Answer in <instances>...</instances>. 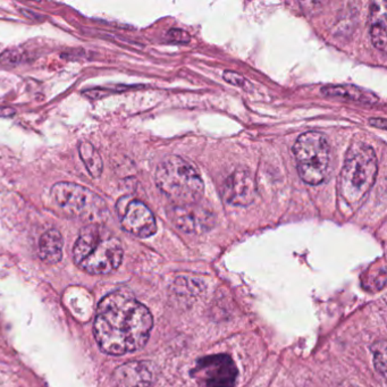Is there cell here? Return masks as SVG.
Masks as SVG:
<instances>
[{"mask_svg": "<svg viewBox=\"0 0 387 387\" xmlns=\"http://www.w3.org/2000/svg\"><path fill=\"white\" fill-rule=\"evenodd\" d=\"M79 154L90 175L95 178H100L103 171V163L95 146L88 141H81L79 144Z\"/></svg>", "mask_w": 387, "mask_h": 387, "instance_id": "15", "label": "cell"}, {"mask_svg": "<svg viewBox=\"0 0 387 387\" xmlns=\"http://www.w3.org/2000/svg\"><path fill=\"white\" fill-rule=\"evenodd\" d=\"M223 79L226 81L227 83L236 86H243L246 82H247L241 74L232 72V71H225L224 74H223Z\"/></svg>", "mask_w": 387, "mask_h": 387, "instance_id": "19", "label": "cell"}, {"mask_svg": "<svg viewBox=\"0 0 387 387\" xmlns=\"http://www.w3.org/2000/svg\"><path fill=\"white\" fill-rule=\"evenodd\" d=\"M52 197L64 212L74 217L95 221L106 214V202L86 187L69 182H59L52 187Z\"/></svg>", "mask_w": 387, "mask_h": 387, "instance_id": "5", "label": "cell"}, {"mask_svg": "<svg viewBox=\"0 0 387 387\" xmlns=\"http://www.w3.org/2000/svg\"><path fill=\"white\" fill-rule=\"evenodd\" d=\"M123 255L121 241L109 236L95 244L78 266L91 275H106L121 266Z\"/></svg>", "mask_w": 387, "mask_h": 387, "instance_id": "8", "label": "cell"}, {"mask_svg": "<svg viewBox=\"0 0 387 387\" xmlns=\"http://www.w3.org/2000/svg\"><path fill=\"white\" fill-rule=\"evenodd\" d=\"M101 238H101L100 229L98 225L90 224L81 230L78 240L73 248V260L76 266L86 258L90 250L95 244L100 241Z\"/></svg>", "mask_w": 387, "mask_h": 387, "instance_id": "14", "label": "cell"}, {"mask_svg": "<svg viewBox=\"0 0 387 387\" xmlns=\"http://www.w3.org/2000/svg\"><path fill=\"white\" fill-rule=\"evenodd\" d=\"M15 110L12 108H1L0 109V117H9L14 115Z\"/></svg>", "mask_w": 387, "mask_h": 387, "instance_id": "22", "label": "cell"}, {"mask_svg": "<svg viewBox=\"0 0 387 387\" xmlns=\"http://www.w3.org/2000/svg\"><path fill=\"white\" fill-rule=\"evenodd\" d=\"M167 37H168L172 42L183 43V45H187V43H189L190 41H191V37H190L189 33L180 29L170 30L168 33H167Z\"/></svg>", "mask_w": 387, "mask_h": 387, "instance_id": "18", "label": "cell"}, {"mask_svg": "<svg viewBox=\"0 0 387 387\" xmlns=\"http://www.w3.org/2000/svg\"><path fill=\"white\" fill-rule=\"evenodd\" d=\"M116 212L125 232L141 238H149L157 232L155 216L144 202L122 197L116 204Z\"/></svg>", "mask_w": 387, "mask_h": 387, "instance_id": "7", "label": "cell"}, {"mask_svg": "<svg viewBox=\"0 0 387 387\" xmlns=\"http://www.w3.org/2000/svg\"><path fill=\"white\" fill-rule=\"evenodd\" d=\"M341 387H356V386H352V385H347V386H341Z\"/></svg>", "mask_w": 387, "mask_h": 387, "instance_id": "23", "label": "cell"}, {"mask_svg": "<svg viewBox=\"0 0 387 387\" xmlns=\"http://www.w3.org/2000/svg\"><path fill=\"white\" fill-rule=\"evenodd\" d=\"M292 150L302 181L309 185L323 183L328 174L330 161V146L326 137L315 131L304 133Z\"/></svg>", "mask_w": 387, "mask_h": 387, "instance_id": "4", "label": "cell"}, {"mask_svg": "<svg viewBox=\"0 0 387 387\" xmlns=\"http://www.w3.org/2000/svg\"><path fill=\"white\" fill-rule=\"evenodd\" d=\"M369 123L370 125L379 127V129H384L386 127V120L385 118H373V120H370Z\"/></svg>", "mask_w": 387, "mask_h": 387, "instance_id": "21", "label": "cell"}, {"mask_svg": "<svg viewBox=\"0 0 387 387\" xmlns=\"http://www.w3.org/2000/svg\"><path fill=\"white\" fill-rule=\"evenodd\" d=\"M167 215L178 230L189 234L207 232L214 225V215L199 204H172Z\"/></svg>", "mask_w": 387, "mask_h": 387, "instance_id": "9", "label": "cell"}, {"mask_svg": "<svg viewBox=\"0 0 387 387\" xmlns=\"http://www.w3.org/2000/svg\"><path fill=\"white\" fill-rule=\"evenodd\" d=\"M370 35H371V40H373V43L375 45L376 48H379V50L385 52V49H386L387 37L386 22H385V18L377 21V22H375V23L371 25Z\"/></svg>", "mask_w": 387, "mask_h": 387, "instance_id": "16", "label": "cell"}, {"mask_svg": "<svg viewBox=\"0 0 387 387\" xmlns=\"http://www.w3.org/2000/svg\"><path fill=\"white\" fill-rule=\"evenodd\" d=\"M374 364L381 377L386 376V342L379 341L373 347Z\"/></svg>", "mask_w": 387, "mask_h": 387, "instance_id": "17", "label": "cell"}, {"mask_svg": "<svg viewBox=\"0 0 387 387\" xmlns=\"http://www.w3.org/2000/svg\"><path fill=\"white\" fill-rule=\"evenodd\" d=\"M379 161L373 148L357 144L349 148L340 175L339 191L349 206H356L367 195L376 181Z\"/></svg>", "mask_w": 387, "mask_h": 387, "instance_id": "3", "label": "cell"}, {"mask_svg": "<svg viewBox=\"0 0 387 387\" xmlns=\"http://www.w3.org/2000/svg\"><path fill=\"white\" fill-rule=\"evenodd\" d=\"M18 52H4L1 56H0V62L4 64H13V63H18V61H20V56H18Z\"/></svg>", "mask_w": 387, "mask_h": 387, "instance_id": "20", "label": "cell"}, {"mask_svg": "<svg viewBox=\"0 0 387 387\" xmlns=\"http://www.w3.org/2000/svg\"><path fill=\"white\" fill-rule=\"evenodd\" d=\"M199 387H234L238 368L227 354H212L199 359L191 371Z\"/></svg>", "mask_w": 387, "mask_h": 387, "instance_id": "6", "label": "cell"}, {"mask_svg": "<svg viewBox=\"0 0 387 387\" xmlns=\"http://www.w3.org/2000/svg\"><path fill=\"white\" fill-rule=\"evenodd\" d=\"M321 93L327 97L339 98L343 101L352 103H374L379 100L373 93L353 86H326L321 88Z\"/></svg>", "mask_w": 387, "mask_h": 387, "instance_id": "13", "label": "cell"}, {"mask_svg": "<svg viewBox=\"0 0 387 387\" xmlns=\"http://www.w3.org/2000/svg\"><path fill=\"white\" fill-rule=\"evenodd\" d=\"M156 184L173 204H195L204 197V185L192 163L168 156L158 165Z\"/></svg>", "mask_w": 387, "mask_h": 387, "instance_id": "2", "label": "cell"}, {"mask_svg": "<svg viewBox=\"0 0 387 387\" xmlns=\"http://www.w3.org/2000/svg\"><path fill=\"white\" fill-rule=\"evenodd\" d=\"M221 195L227 204L246 207L253 204L257 195V184L250 171L238 168L225 180Z\"/></svg>", "mask_w": 387, "mask_h": 387, "instance_id": "10", "label": "cell"}, {"mask_svg": "<svg viewBox=\"0 0 387 387\" xmlns=\"http://www.w3.org/2000/svg\"><path fill=\"white\" fill-rule=\"evenodd\" d=\"M154 373L149 362H132L122 364L114 370L112 383L114 387H149Z\"/></svg>", "mask_w": 387, "mask_h": 387, "instance_id": "11", "label": "cell"}, {"mask_svg": "<svg viewBox=\"0 0 387 387\" xmlns=\"http://www.w3.org/2000/svg\"><path fill=\"white\" fill-rule=\"evenodd\" d=\"M64 240L58 230L43 233L39 241V257L48 265L58 264L63 258Z\"/></svg>", "mask_w": 387, "mask_h": 387, "instance_id": "12", "label": "cell"}, {"mask_svg": "<svg viewBox=\"0 0 387 387\" xmlns=\"http://www.w3.org/2000/svg\"><path fill=\"white\" fill-rule=\"evenodd\" d=\"M154 326L151 313L127 293H110L98 304L96 341L109 356H124L146 345Z\"/></svg>", "mask_w": 387, "mask_h": 387, "instance_id": "1", "label": "cell"}]
</instances>
